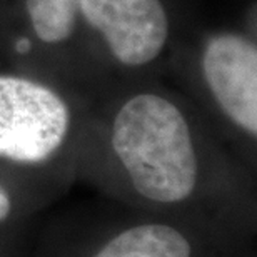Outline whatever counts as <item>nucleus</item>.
<instances>
[{"mask_svg":"<svg viewBox=\"0 0 257 257\" xmlns=\"http://www.w3.org/2000/svg\"><path fill=\"white\" fill-rule=\"evenodd\" d=\"M10 212H12V202H10V197L7 192H4L0 189V222H4L5 219L9 217Z\"/></svg>","mask_w":257,"mask_h":257,"instance_id":"nucleus-7","label":"nucleus"},{"mask_svg":"<svg viewBox=\"0 0 257 257\" xmlns=\"http://www.w3.org/2000/svg\"><path fill=\"white\" fill-rule=\"evenodd\" d=\"M32 30L44 44H62L74 34L80 0H25Z\"/></svg>","mask_w":257,"mask_h":257,"instance_id":"nucleus-6","label":"nucleus"},{"mask_svg":"<svg viewBox=\"0 0 257 257\" xmlns=\"http://www.w3.org/2000/svg\"><path fill=\"white\" fill-rule=\"evenodd\" d=\"M189 240L166 224H142L122 230L95 257H191Z\"/></svg>","mask_w":257,"mask_h":257,"instance_id":"nucleus-5","label":"nucleus"},{"mask_svg":"<svg viewBox=\"0 0 257 257\" xmlns=\"http://www.w3.org/2000/svg\"><path fill=\"white\" fill-rule=\"evenodd\" d=\"M70 112L57 92L19 75H0V157L42 164L64 146Z\"/></svg>","mask_w":257,"mask_h":257,"instance_id":"nucleus-2","label":"nucleus"},{"mask_svg":"<svg viewBox=\"0 0 257 257\" xmlns=\"http://www.w3.org/2000/svg\"><path fill=\"white\" fill-rule=\"evenodd\" d=\"M112 149L134 189L161 204L182 202L197 184V156L186 115L166 97L142 92L115 114Z\"/></svg>","mask_w":257,"mask_h":257,"instance_id":"nucleus-1","label":"nucleus"},{"mask_svg":"<svg viewBox=\"0 0 257 257\" xmlns=\"http://www.w3.org/2000/svg\"><path fill=\"white\" fill-rule=\"evenodd\" d=\"M202 72L224 114L249 136L257 134V49L245 35L222 32L204 47Z\"/></svg>","mask_w":257,"mask_h":257,"instance_id":"nucleus-4","label":"nucleus"},{"mask_svg":"<svg viewBox=\"0 0 257 257\" xmlns=\"http://www.w3.org/2000/svg\"><path fill=\"white\" fill-rule=\"evenodd\" d=\"M80 15L128 67L151 64L169 40L171 24L161 0H80Z\"/></svg>","mask_w":257,"mask_h":257,"instance_id":"nucleus-3","label":"nucleus"}]
</instances>
